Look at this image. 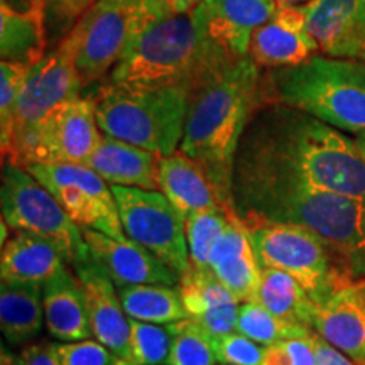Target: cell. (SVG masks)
Returning a JSON list of instances; mask_svg holds the SVG:
<instances>
[{
  "mask_svg": "<svg viewBox=\"0 0 365 365\" xmlns=\"http://www.w3.org/2000/svg\"><path fill=\"white\" fill-rule=\"evenodd\" d=\"M234 171L365 198V159L355 140L284 103L255 108L242 134Z\"/></svg>",
  "mask_w": 365,
  "mask_h": 365,
  "instance_id": "1",
  "label": "cell"
},
{
  "mask_svg": "<svg viewBox=\"0 0 365 365\" xmlns=\"http://www.w3.org/2000/svg\"><path fill=\"white\" fill-rule=\"evenodd\" d=\"M232 196L239 215L252 213L314 232L349 281L365 279V198L245 171H234Z\"/></svg>",
  "mask_w": 365,
  "mask_h": 365,
  "instance_id": "2",
  "label": "cell"
},
{
  "mask_svg": "<svg viewBox=\"0 0 365 365\" xmlns=\"http://www.w3.org/2000/svg\"><path fill=\"white\" fill-rule=\"evenodd\" d=\"M261 93V68L250 56L230 61L190 91L185 134L178 150L202 164L228 203H234L237 149L262 102Z\"/></svg>",
  "mask_w": 365,
  "mask_h": 365,
  "instance_id": "3",
  "label": "cell"
},
{
  "mask_svg": "<svg viewBox=\"0 0 365 365\" xmlns=\"http://www.w3.org/2000/svg\"><path fill=\"white\" fill-rule=\"evenodd\" d=\"M208 33L200 4L188 14H173L143 36L107 76L125 88L185 86L190 91L213 71L235 61Z\"/></svg>",
  "mask_w": 365,
  "mask_h": 365,
  "instance_id": "4",
  "label": "cell"
},
{
  "mask_svg": "<svg viewBox=\"0 0 365 365\" xmlns=\"http://www.w3.org/2000/svg\"><path fill=\"white\" fill-rule=\"evenodd\" d=\"M261 103H284L349 134L365 130V59L314 54L262 78Z\"/></svg>",
  "mask_w": 365,
  "mask_h": 365,
  "instance_id": "5",
  "label": "cell"
},
{
  "mask_svg": "<svg viewBox=\"0 0 365 365\" xmlns=\"http://www.w3.org/2000/svg\"><path fill=\"white\" fill-rule=\"evenodd\" d=\"M97 124L105 135L125 140L159 158L180 149L190 90L185 86L125 88L100 85L93 93Z\"/></svg>",
  "mask_w": 365,
  "mask_h": 365,
  "instance_id": "6",
  "label": "cell"
},
{
  "mask_svg": "<svg viewBox=\"0 0 365 365\" xmlns=\"http://www.w3.org/2000/svg\"><path fill=\"white\" fill-rule=\"evenodd\" d=\"M173 14L168 0H97L70 29L85 86L110 75L148 31Z\"/></svg>",
  "mask_w": 365,
  "mask_h": 365,
  "instance_id": "7",
  "label": "cell"
},
{
  "mask_svg": "<svg viewBox=\"0 0 365 365\" xmlns=\"http://www.w3.org/2000/svg\"><path fill=\"white\" fill-rule=\"evenodd\" d=\"M239 217L247 227L261 269H279L293 276L314 303H322L352 282L341 271L330 247L314 232L296 223L252 213Z\"/></svg>",
  "mask_w": 365,
  "mask_h": 365,
  "instance_id": "8",
  "label": "cell"
},
{
  "mask_svg": "<svg viewBox=\"0 0 365 365\" xmlns=\"http://www.w3.org/2000/svg\"><path fill=\"white\" fill-rule=\"evenodd\" d=\"M0 207L9 228L53 242L71 269L91 259L83 230L26 168L4 163Z\"/></svg>",
  "mask_w": 365,
  "mask_h": 365,
  "instance_id": "9",
  "label": "cell"
},
{
  "mask_svg": "<svg viewBox=\"0 0 365 365\" xmlns=\"http://www.w3.org/2000/svg\"><path fill=\"white\" fill-rule=\"evenodd\" d=\"M93 95L68 100L54 107L4 163L27 168L33 164H86L102 140Z\"/></svg>",
  "mask_w": 365,
  "mask_h": 365,
  "instance_id": "10",
  "label": "cell"
},
{
  "mask_svg": "<svg viewBox=\"0 0 365 365\" xmlns=\"http://www.w3.org/2000/svg\"><path fill=\"white\" fill-rule=\"evenodd\" d=\"M125 235L182 276L190 267L185 217L163 191L110 186Z\"/></svg>",
  "mask_w": 365,
  "mask_h": 365,
  "instance_id": "11",
  "label": "cell"
},
{
  "mask_svg": "<svg viewBox=\"0 0 365 365\" xmlns=\"http://www.w3.org/2000/svg\"><path fill=\"white\" fill-rule=\"evenodd\" d=\"M83 88L85 83L76 66V39L68 33L56 49L27 73L14 117L11 144L2 153L4 161L54 107L80 97Z\"/></svg>",
  "mask_w": 365,
  "mask_h": 365,
  "instance_id": "12",
  "label": "cell"
},
{
  "mask_svg": "<svg viewBox=\"0 0 365 365\" xmlns=\"http://www.w3.org/2000/svg\"><path fill=\"white\" fill-rule=\"evenodd\" d=\"M27 171L58 200L81 230H97L122 239L120 223L110 185L83 164H33Z\"/></svg>",
  "mask_w": 365,
  "mask_h": 365,
  "instance_id": "13",
  "label": "cell"
},
{
  "mask_svg": "<svg viewBox=\"0 0 365 365\" xmlns=\"http://www.w3.org/2000/svg\"><path fill=\"white\" fill-rule=\"evenodd\" d=\"M319 51L309 33L303 6H277L272 17L255 31L249 56L259 68L298 66Z\"/></svg>",
  "mask_w": 365,
  "mask_h": 365,
  "instance_id": "14",
  "label": "cell"
},
{
  "mask_svg": "<svg viewBox=\"0 0 365 365\" xmlns=\"http://www.w3.org/2000/svg\"><path fill=\"white\" fill-rule=\"evenodd\" d=\"M90 255L117 287L137 284L178 286L180 276L153 252L129 237L113 239L97 230H83Z\"/></svg>",
  "mask_w": 365,
  "mask_h": 365,
  "instance_id": "15",
  "label": "cell"
},
{
  "mask_svg": "<svg viewBox=\"0 0 365 365\" xmlns=\"http://www.w3.org/2000/svg\"><path fill=\"white\" fill-rule=\"evenodd\" d=\"M73 269L83 287L93 339L107 346L118 364L127 355L130 318L122 307L117 286L93 259Z\"/></svg>",
  "mask_w": 365,
  "mask_h": 365,
  "instance_id": "16",
  "label": "cell"
},
{
  "mask_svg": "<svg viewBox=\"0 0 365 365\" xmlns=\"http://www.w3.org/2000/svg\"><path fill=\"white\" fill-rule=\"evenodd\" d=\"M303 11L327 56L360 58L365 51V0H313Z\"/></svg>",
  "mask_w": 365,
  "mask_h": 365,
  "instance_id": "17",
  "label": "cell"
},
{
  "mask_svg": "<svg viewBox=\"0 0 365 365\" xmlns=\"http://www.w3.org/2000/svg\"><path fill=\"white\" fill-rule=\"evenodd\" d=\"M313 330L357 365H365V298L355 282L317 303Z\"/></svg>",
  "mask_w": 365,
  "mask_h": 365,
  "instance_id": "18",
  "label": "cell"
},
{
  "mask_svg": "<svg viewBox=\"0 0 365 365\" xmlns=\"http://www.w3.org/2000/svg\"><path fill=\"white\" fill-rule=\"evenodd\" d=\"M210 271L240 303L257 301L262 269L254 252L247 227L232 212L227 228L213 252Z\"/></svg>",
  "mask_w": 365,
  "mask_h": 365,
  "instance_id": "19",
  "label": "cell"
},
{
  "mask_svg": "<svg viewBox=\"0 0 365 365\" xmlns=\"http://www.w3.org/2000/svg\"><path fill=\"white\" fill-rule=\"evenodd\" d=\"M208 33L237 59L247 58L250 39L271 19L276 0H202Z\"/></svg>",
  "mask_w": 365,
  "mask_h": 365,
  "instance_id": "20",
  "label": "cell"
},
{
  "mask_svg": "<svg viewBox=\"0 0 365 365\" xmlns=\"http://www.w3.org/2000/svg\"><path fill=\"white\" fill-rule=\"evenodd\" d=\"M159 186L182 217L202 210L235 208L223 198L205 168L181 150L159 161Z\"/></svg>",
  "mask_w": 365,
  "mask_h": 365,
  "instance_id": "21",
  "label": "cell"
},
{
  "mask_svg": "<svg viewBox=\"0 0 365 365\" xmlns=\"http://www.w3.org/2000/svg\"><path fill=\"white\" fill-rule=\"evenodd\" d=\"M48 0H33L26 7L0 4V56L2 61L33 68L48 51L46 34Z\"/></svg>",
  "mask_w": 365,
  "mask_h": 365,
  "instance_id": "22",
  "label": "cell"
},
{
  "mask_svg": "<svg viewBox=\"0 0 365 365\" xmlns=\"http://www.w3.org/2000/svg\"><path fill=\"white\" fill-rule=\"evenodd\" d=\"M159 161L161 158L150 150L103 134L86 166L110 186L159 191Z\"/></svg>",
  "mask_w": 365,
  "mask_h": 365,
  "instance_id": "23",
  "label": "cell"
},
{
  "mask_svg": "<svg viewBox=\"0 0 365 365\" xmlns=\"http://www.w3.org/2000/svg\"><path fill=\"white\" fill-rule=\"evenodd\" d=\"M68 264L53 242L26 230H12L2 242L0 277L6 282L46 284Z\"/></svg>",
  "mask_w": 365,
  "mask_h": 365,
  "instance_id": "24",
  "label": "cell"
},
{
  "mask_svg": "<svg viewBox=\"0 0 365 365\" xmlns=\"http://www.w3.org/2000/svg\"><path fill=\"white\" fill-rule=\"evenodd\" d=\"M44 323L59 341H81L93 336L88 308L78 276L65 267L43 287Z\"/></svg>",
  "mask_w": 365,
  "mask_h": 365,
  "instance_id": "25",
  "label": "cell"
},
{
  "mask_svg": "<svg viewBox=\"0 0 365 365\" xmlns=\"http://www.w3.org/2000/svg\"><path fill=\"white\" fill-rule=\"evenodd\" d=\"M43 284L6 282L0 284V330L7 344H33L44 323Z\"/></svg>",
  "mask_w": 365,
  "mask_h": 365,
  "instance_id": "26",
  "label": "cell"
},
{
  "mask_svg": "<svg viewBox=\"0 0 365 365\" xmlns=\"http://www.w3.org/2000/svg\"><path fill=\"white\" fill-rule=\"evenodd\" d=\"M257 301L287 325L313 328L317 303L309 298L304 287L287 272L264 267Z\"/></svg>",
  "mask_w": 365,
  "mask_h": 365,
  "instance_id": "27",
  "label": "cell"
},
{
  "mask_svg": "<svg viewBox=\"0 0 365 365\" xmlns=\"http://www.w3.org/2000/svg\"><path fill=\"white\" fill-rule=\"evenodd\" d=\"M124 312L130 319L154 325H171L190 318L178 286L137 284L117 287Z\"/></svg>",
  "mask_w": 365,
  "mask_h": 365,
  "instance_id": "28",
  "label": "cell"
},
{
  "mask_svg": "<svg viewBox=\"0 0 365 365\" xmlns=\"http://www.w3.org/2000/svg\"><path fill=\"white\" fill-rule=\"evenodd\" d=\"M232 212H235V208L202 210L185 218L191 267L210 271L213 252L225 232Z\"/></svg>",
  "mask_w": 365,
  "mask_h": 365,
  "instance_id": "29",
  "label": "cell"
},
{
  "mask_svg": "<svg viewBox=\"0 0 365 365\" xmlns=\"http://www.w3.org/2000/svg\"><path fill=\"white\" fill-rule=\"evenodd\" d=\"M182 307L190 318H198L213 309L240 303L220 281L213 276L212 271H200L188 267L178 282Z\"/></svg>",
  "mask_w": 365,
  "mask_h": 365,
  "instance_id": "30",
  "label": "cell"
},
{
  "mask_svg": "<svg viewBox=\"0 0 365 365\" xmlns=\"http://www.w3.org/2000/svg\"><path fill=\"white\" fill-rule=\"evenodd\" d=\"M312 330L313 328L287 325L274 317L259 301H247L240 304L237 331L262 346L274 345L287 339L308 336Z\"/></svg>",
  "mask_w": 365,
  "mask_h": 365,
  "instance_id": "31",
  "label": "cell"
},
{
  "mask_svg": "<svg viewBox=\"0 0 365 365\" xmlns=\"http://www.w3.org/2000/svg\"><path fill=\"white\" fill-rule=\"evenodd\" d=\"M173 333L166 325L130 319L127 355L117 365H168Z\"/></svg>",
  "mask_w": 365,
  "mask_h": 365,
  "instance_id": "32",
  "label": "cell"
},
{
  "mask_svg": "<svg viewBox=\"0 0 365 365\" xmlns=\"http://www.w3.org/2000/svg\"><path fill=\"white\" fill-rule=\"evenodd\" d=\"M173 333L168 365H217L213 339L193 318L166 325Z\"/></svg>",
  "mask_w": 365,
  "mask_h": 365,
  "instance_id": "33",
  "label": "cell"
},
{
  "mask_svg": "<svg viewBox=\"0 0 365 365\" xmlns=\"http://www.w3.org/2000/svg\"><path fill=\"white\" fill-rule=\"evenodd\" d=\"M31 68L19 63L2 61L0 65V143L2 153L9 148L14 130L17 102H19L22 85Z\"/></svg>",
  "mask_w": 365,
  "mask_h": 365,
  "instance_id": "34",
  "label": "cell"
},
{
  "mask_svg": "<svg viewBox=\"0 0 365 365\" xmlns=\"http://www.w3.org/2000/svg\"><path fill=\"white\" fill-rule=\"evenodd\" d=\"M213 349L222 365H262L266 346L255 344L239 331L215 336Z\"/></svg>",
  "mask_w": 365,
  "mask_h": 365,
  "instance_id": "35",
  "label": "cell"
},
{
  "mask_svg": "<svg viewBox=\"0 0 365 365\" xmlns=\"http://www.w3.org/2000/svg\"><path fill=\"white\" fill-rule=\"evenodd\" d=\"M61 365H117V357L98 340L56 344Z\"/></svg>",
  "mask_w": 365,
  "mask_h": 365,
  "instance_id": "36",
  "label": "cell"
},
{
  "mask_svg": "<svg viewBox=\"0 0 365 365\" xmlns=\"http://www.w3.org/2000/svg\"><path fill=\"white\" fill-rule=\"evenodd\" d=\"M312 335L313 330L308 336L281 340L266 346L262 365H317Z\"/></svg>",
  "mask_w": 365,
  "mask_h": 365,
  "instance_id": "37",
  "label": "cell"
},
{
  "mask_svg": "<svg viewBox=\"0 0 365 365\" xmlns=\"http://www.w3.org/2000/svg\"><path fill=\"white\" fill-rule=\"evenodd\" d=\"M239 309L240 303L228 304V307L213 309V312L205 313L202 317L193 318L205 331L208 333L212 339L222 335H228V333L237 331V325H239Z\"/></svg>",
  "mask_w": 365,
  "mask_h": 365,
  "instance_id": "38",
  "label": "cell"
},
{
  "mask_svg": "<svg viewBox=\"0 0 365 365\" xmlns=\"http://www.w3.org/2000/svg\"><path fill=\"white\" fill-rule=\"evenodd\" d=\"M21 355L24 365H61L59 364L56 344L48 340L33 341V344L26 345Z\"/></svg>",
  "mask_w": 365,
  "mask_h": 365,
  "instance_id": "39",
  "label": "cell"
},
{
  "mask_svg": "<svg viewBox=\"0 0 365 365\" xmlns=\"http://www.w3.org/2000/svg\"><path fill=\"white\" fill-rule=\"evenodd\" d=\"M314 359H317V365H357L354 360H350L345 354H341L339 349L328 344L322 335H318L313 330L312 335Z\"/></svg>",
  "mask_w": 365,
  "mask_h": 365,
  "instance_id": "40",
  "label": "cell"
},
{
  "mask_svg": "<svg viewBox=\"0 0 365 365\" xmlns=\"http://www.w3.org/2000/svg\"><path fill=\"white\" fill-rule=\"evenodd\" d=\"M97 0H54L51 7L63 21L76 22Z\"/></svg>",
  "mask_w": 365,
  "mask_h": 365,
  "instance_id": "41",
  "label": "cell"
},
{
  "mask_svg": "<svg viewBox=\"0 0 365 365\" xmlns=\"http://www.w3.org/2000/svg\"><path fill=\"white\" fill-rule=\"evenodd\" d=\"M175 14H188L198 6L202 0H168Z\"/></svg>",
  "mask_w": 365,
  "mask_h": 365,
  "instance_id": "42",
  "label": "cell"
},
{
  "mask_svg": "<svg viewBox=\"0 0 365 365\" xmlns=\"http://www.w3.org/2000/svg\"><path fill=\"white\" fill-rule=\"evenodd\" d=\"M0 365H24V360H22V355H14L12 352L6 350V346H2Z\"/></svg>",
  "mask_w": 365,
  "mask_h": 365,
  "instance_id": "43",
  "label": "cell"
},
{
  "mask_svg": "<svg viewBox=\"0 0 365 365\" xmlns=\"http://www.w3.org/2000/svg\"><path fill=\"white\" fill-rule=\"evenodd\" d=\"M354 140H355V145H357L359 153L362 154V158L365 159V130L360 132V134H355Z\"/></svg>",
  "mask_w": 365,
  "mask_h": 365,
  "instance_id": "44",
  "label": "cell"
},
{
  "mask_svg": "<svg viewBox=\"0 0 365 365\" xmlns=\"http://www.w3.org/2000/svg\"><path fill=\"white\" fill-rule=\"evenodd\" d=\"M277 6H307L313 0H276Z\"/></svg>",
  "mask_w": 365,
  "mask_h": 365,
  "instance_id": "45",
  "label": "cell"
},
{
  "mask_svg": "<svg viewBox=\"0 0 365 365\" xmlns=\"http://www.w3.org/2000/svg\"><path fill=\"white\" fill-rule=\"evenodd\" d=\"M355 286H357V289L360 291V294H362L364 298H365V279L364 281H357V282H355Z\"/></svg>",
  "mask_w": 365,
  "mask_h": 365,
  "instance_id": "46",
  "label": "cell"
},
{
  "mask_svg": "<svg viewBox=\"0 0 365 365\" xmlns=\"http://www.w3.org/2000/svg\"><path fill=\"white\" fill-rule=\"evenodd\" d=\"M4 2L12 4V0H4ZM31 2H33V0H22V4H24V6H27V4H31Z\"/></svg>",
  "mask_w": 365,
  "mask_h": 365,
  "instance_id": "47",
  "label": "cell"
},
{
  "mask_svg": "<svg viewBox=\"0 0 365 365\" xmlns=\"http://www.w3.org/2000/svg\"><path fill=\"white\" fill-rule=\"evenodd\" d=\"M360 59H365V51H364L362 54H360Z\"/></svg>",
  "mask_w": 365,
  "mask_h": 365,
  "instance_id": "48",
  "label": "cell"
},
{
  "mask_svg": "<svg viewBox=\"0 0 365 365\" xmlns=\"http://www.w3.org/2000/svg\"><path fill=\"white\" fill-rule=\"evenodd\" d=\"M54 2V0H48V6H51V4Z\"/></svg>",
  "mask_w": 365,
  "mask_h": 365,
  "instance_id": "49",
  "label": "cell"
}]
</instances>
